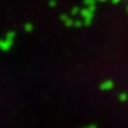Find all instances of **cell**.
<instances>
[{
	"mask_svg": "<svg viewBox=\"0 0 128 128\" xmlns=\"http://www.w3.org/2000/svg\"><path fill=\"white\" fill-rule=\"evenodd\" d=\"M16 36L14 32H8L6 37L4 39H0V50L1 51H8L12 46V43H13V37Z\"/></svg>",
	"mask_w": 128,
	"mask_h": 128,
	"instance_id": "obj_1",
	"label": "cell"
}]
</instances>
